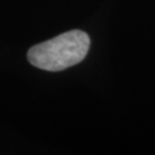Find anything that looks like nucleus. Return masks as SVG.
Segmentation results:
<instances>
[{"mask_svg": "<svg viewBox=\"0 0 155 155\" xmlns=\"http://www.w3.org/2000/svg\"><path fill=\"white\" fill-rule=\"evenodd\" d=\"M90 37L82 30H71L55 38L32 46L28 60L32 66L47 71H60L84 60L90 48Z\"/></svg>", "mask_w": 155, "mask_h": 155, "instance_id": "f257e3e1", "label": "nucleus"}]
</instances>
